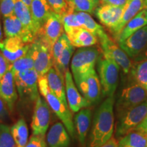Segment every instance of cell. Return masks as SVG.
<instances>
[{
	"mask_svg": "<svg viewBox=\"0 0 147 147\" xmlns=\"http://www.w3.org/2000/svg\"><path fill=\"white\" fill-rule=\"evenodd\" d=\"M114 96L107 97L97 108L88 141L87 147H100L113 137L114 132Z\"/></svg>",
	"mask_w": 147,
	"mask_h": 147,
	"instance_id": "1",
	"label": "cell"
},
{
	"mask_svg": "<svg viewBox=\"0 0 147 147\" xmlns=\"http://www.w3.org/2000/svg\"><path fill=\"white\" fill-rule=\"evenodd\" d=\"M38 88L40 93L45 97L51 109L60 119L61 123H63L71 137L74 138L76 129L73 122V117L70 111L71 110L69 109V106L63 104L51 91L45 76L38 77Z\"/></svg>",
	"mask_w": 147,
	"mask_h": 147,
	"instance_id": "2",
	"label": "cell"
},
{
	"mask_svg": "<svg viewBox=\"0 0 147 147\" xmlns=\"http://www.w3.org/2000/svg\"><path fill=\"white\" fill-rule=\"evenodd\" d=\"M120 67L108 57H100L97 61V72L104 95L114 96L119 82Z\"/></svg>",
	"mask_w": 147,
	"mask_h": 147,
	"instance_id": "3",
	"label": "cell"
},
{
	"mask_svg": "<svg viewBox=\"0 0 147 147\" xmlns=\"http://www.w3.org/2000/svg\"><path fill=\"white\" fill-rule=\"evenodd\" d=\"M100 52L95 47L79 48L73 55L71 61V70L74 80L84 75L92 69L100 57Z\"/></svg>",
	"mask_w": 147,
	"mask_h": 147,
	"instance_id": "4",
	"label": "cell"
},
{
	"mask_svg": "<svg viewBox=\"0 0 147 147\" xmlns=\"http://www.w3.org/2000/svg\"><path fill=\"white\" fill-rule=\"evenodd\" d=\"M147 115V101L128 110L118 117L116 127V137L121 139L134 131Z\"/></svg>",
	"mask_w": 147,
	"mask_h": 147,
	"instance_id": "5",
	"label": "cell"
},
{
	"mask_svg": "<svg viewBox=\"0 0 147 147\" xmlns=\"http://www.w3.org/2000/svg\"><path fill=\"white\" fill-rule=\"evenodd\" d=\"M147 101V91L142 86L134 82L123 89L117 102L118 117L128 110Z\"/></svg>",
	"mask_w": 147,
	"mask_h": 147,
	"instance_id": "6",
	"label": "cell"
},
{
	"mask_svg": "<svg viewBox=\"0 0 147 147\" xmlns=\"http://www.w3.org/2000/svg\"><path fill=\"white\" fill-rule=\"evenodd\" d=\"M30 49L34 59V69L38 77L45 76L53 66L52 48L40 37L36 36L31 44Z\"/></svg>",
	"mask_w": 147,
	"mask_h": 147,
	"instance_id": "7",
	"label": "cell"
},
{
	"mask_svg": "<svg viewBox=\"0 0 147 147\" xmlns=\"http://www.w3.org/2000/svg\"><path fill=\"white\" fill-rule=\"evenodd\" d=\"M16 89L21 98L32 102L40 96L38 92V74L36 69H31L14 74Z\"/></svg>",
	"mask_w": 147,
	"mask_h": 147,
	"instance_id": "8",
	"label": "cell"
},
{
	"mask_svg": "<svg viewBox=\"0 0 147 147\" xmlns=\"http://www.w3.org/2000/svg\"><path fill=\"white\" fill-rule=\"evenodd\" d=\"M74 82L80 93L90 105L96 104L100 101L102 90V85L95 68L84 74Z\"/></svg>",
	"mask_w": 147,
	"mask_h": 147,
	"instance_id": "9",
	"label": "cell"
},
{
	"mask_svg": "<svg viewBox=\"0 0 147 147\" xmlns=\"http://www.w3.org/2000/svg\"><path fill=\"white\" fill-rule=\"evenodd\" d=\"M102 53L104 56L108 57L119 65L125 74L130 72L132 67V62L127 54L119 45L116 44L108 34L99 40Z\"/></svg>",
	"mask_w": 147,
	"mask_h": 147,
	"instance_id": "10",
	"label": "cell"
},
{
	"mask_svg": "<svg viewBox=\"0 0 147 147\" xmlns=\"http://www.w3.org/2000/svg\"><path fill=\"white\" fill-rule=\"evenodd\" d=\"M51 121V108L46 100L39 97L37 98L32 117V134L45 136Z\"/></svg>",
	"mask_w": 147,
	"mask_h": 147,
	"instance_id": "11",
	"label": "cell"
},
{
	"mask_svg": "<svg viewBox=\"0 0 147 147\" xmlns=\"http://www.w3.org/2000/svg\"><path fill=\"white\" fill-rule=\"evenodd\" d=\"M64 31L61 16L53 12L40 28L37 36L40 37L53 49L57 40L65 33Z\"/></svg>",
	"mask_w": 147,
	"mask_h": 147,
	"instance_id": "12",
	"label": "cell"
},
{
	"mask_svg": "<svg viewBox=\"0 0 147 147\" xmlns=\"http://www.w3.org/2000/svg\"><path fill=\"white\" fill-rule=\"evenodd\" d=\"M31 44L27 43L21 37L6 38L0 43V51L7 60L12 63L25 56L30 49Z\"/></svg>",
	"mask_w": 147,
	"mask_h": 147,
	"instance_id": "13",
	"label": "cell"
},
{
	"mask_svg": "<svg viewBox=\"0 0 147 147\" xmlns=\"http://www.w3.org/2000/svg\"><path fill=\"white\" fill-rule=\"evenodd\" d=\"M119 45L130 58L134 59L136 58L147 47V25L136 31L123 42L119 43Z\"/></svg>",
	"mask_w": 147,
	"mask_h": 147,
	"instance_id": "14",
	"label": "cell"
},
{
	"mask_svg": "<svg viewBox=\"0 0 147 147\" xmlns=\"http://www.w3.org/2000/svg\"><path fill=\"white\" fill-rule=\"evenodd\" d=\"M65 85L66 97L69 109L73 113H78L79 110L91 106L88 101L80 94L78 87L73 79V76L69 69L65 74Z\"/></svg>",
	"mask_w": 147,
	"mask_h": 147,
	"instance_id": "15",
	"label": "cell"
},
{
	"mask_svg": "<svg viewBox=\"0 0 147 147\" xmlns=\"http://www.w3.org/2000/svg\"><path fill=\"white\" fill-rule=\"evenodd\" d=\"M123 12V6L103 4L97 8L95 15L100 23L112 32L120 21Z\"/></svg>",
	"mask_w": 147,
	"mask_h": 147,
	"instance_id": "16",
	"label": "cell"
},
{
	"mask_svg": "<svg viewBox=\"0 0 147 147\" xmlns=\"http://www.w3.org/2000/svg\"><path fill=\"white\" fill-rule=\"evenodd\" d=\"M0 97L6 103L10 111H12L18 95L14 76L11 69H9L0 80Z\"/></svg>",
	"mask_w": 147,
	"mask_h": 147,
	"instance_id": "17",
	"label": "cell"
},
{
	"mask_svg": "<svg viewBox=\"0 0 147 147\" xmlns=\"http://www.w3.org/2000/svg\"><path fill=\"white\" fill-rule=\"evenodd\" d=\"M3 32L6 38L21 37L27 43L32 44L35 38L25 30L15 14L3 18Z\"/></svg>",
	"mask_w": 147,
	"mask_h": 147,
	"instance_id": "18",
	"label": "cell"
},
{
	"mask_svg": "<svg viewBox=\"0 0 147 147\" xmlns=\"http://www.w3.org/2000/svg\"><path fill=\"white\" fill-rule=\"evenodd\" d=\"M144 0H127L125 4L123 5V12L120 21L111 32L116 40H117L121 31L127 24L138 12L144 9Z\"/></svg>",
	"mask_w": 147,
	"mask_h": 147,
	"instance_id": "19",
	"label": "cell"
},
{
	"mask_svg": "<svg viewBox=\"0 0 147 147\" xmlns=\"http://www.w3.org/2000/svg\"><path fill=\"white\" fill-rule=\"evenodd\" d=\"M49 147H70V138L63 123L57 122L51 127L47 136Z\"/></svg>",
	"mask_w": 147,
	"mask_h": 147,
	"instance_id": "20",
	"label": "cell"
},
{
	"mask_svg": "<svg viewBox=\"0 0 147 147\" xmlns=\"http://www.w3.org/2000/svg\"><path fill=\"white\" fill-rule=\"evenodd\" d=\"M65 34L74 47H90L96 45L98 42V39L94 34L82 27L71 29L65 32Z\"/></svg>",
	"mask_w": 147,
	"mask_h": 147,
	"instance_id": "21",
	"label": "cell"
},
{
	"mask_svg": "<svg viewBox=\"0 0 147 147\" xmlns=\"http://www.w3.org/2000/svg\"><path fill=\"white\" fill-rule=\"evenodd\" d=\"M45 76L51 91L63 104L69 106L66 97L65 77L61 76L53 66L46 74Z\"/></svg>",
	"mask_w": 147,
	"mask_h": 147,
	"instance_id": "22",
	"label": "cell"
},
{
	"mask_svg": "<svg viewBox=\"0 0 147 147\" xmlns=\"http://www.w3.org/2000/svg\"><path fill=\"white\" fill-rule=\"evenodd\" d=\"M30 11L35 28L38 34L40 28L53 11L47 0H32Z\"/></svg>",
	"mask_w": 147,
	"mask_h": 147,
	"instance_id": "23",
	"label": "cell"
},
{
	"mask_svg": "<svg viewBox=\"0 0 147 147\" xmlns=\"http://www.w3.org/2000/svg\"><path fill=\"white\" fill-rule=\"evenodd\" d=\"M91 119V110L83 108L77 113L74 117V126L78 134L79 142L82 147L85 145L86 137L89 131Z\"/></svg>",
	"mask_w": 147,
	"mask_h": 147,
	"instance_id": "24",
	"label": "cell"
},
{
	"mask_svg": "<svg viewBox=\"0 0 147 147\" xmlns=\"http://www.w3.org/2000/svg\"><path fill=\"white\" fill-rule=\"evenodd\" d=\"M14 11L16 17L21 22L25 30L36 38L38 33L35 28L30 9L23 2L22 0H16Z\"/></svg>",
	"mask_w": 147,
	"mask_h": 147,
	"instance_id": "25",
	"label": "cell"
},
{
	"mask_svg": "<svg viewBox=\"0 0 147 147\" xmlns=\"http://www.w3.org/2000/svg\"><path fill=\"white\" fill-rule=\"evenodd\" d=\"M146 25H147V10L142 9L127 24L121 31L117 40L118 44L123 42L131 34Z\"/></svg>",
	"mask_w": 147,
	"mask_h": 147,
	"instance_id": "26",
	"label": "cell"
},
{
	"mask_svg": "<svg viewBox=\"0 0 147 147\" xmlns=\"http://www.w3.org/2000/svg\"><path fill=\"white\" fill-rule=\"evenodd\" d=\"M76 14L80 27L94 34L98 40L107 35L104 28L97 23L89 14L82 12H76Z\"/></svg>",
	"mask_w": 147,
	"mask_h": 147,
	"instance_id": "27",
	"label": "cell"
},
{
	"mask_svg": "<svg viewBox=\"0 0 147 147\" xmlns=\"http://www.w3.org/2000/svg\"><path fill=\"white\" fill-rule=\"evenodd\" d=\"M118 147H147V134L134 130L121 138Z\"/></svg>",
	"mask_w": 147,
	"mask_h": 147,
	"instance_id": "28",
	"label": "cell"
},
{
	"mask_svg": "<svg viewBox=\"0 0 147 147\" xmlns=\"http://www.w3.org/2000/svg\"><path fill=\"white\" fill-rule=\"evenodd\" d=\"M16 147H25L28 142V127L23 119H20L10 127Z\"/></svg>",
	"mask_w": 147,
	"mask_h": 147,
	"instance_id": "29",
	"label": "cell"
},
{
	"mask_svg": "<svg viewBox=\"0 0 147 147\" xmlns=\"http://www.w3.org/2000/svg\"><path fill=\"white\" fill-rule=\"evenodd\" d=\"M74 52V47L71 45L70 42H69L60 56L53 61V67L61 76L64 77L66 71L68 69L69 63Z\"/></svg>",
	"mask_w": 147,
	"mask_h": 147,
	"instance_id": "30",
	"label": "cell"
},
{
	"mask_svg": "<svg viewBox=\"0 0 147 147\" xmlns=\"http://www.w3.org/2000/svg\"><path fill=\"white\" fill-rule=\"evenodd\" d=\"M130 73L135 82L147 91V59L134 62Z\"/></svg>",
	"mask_w": 147,
	"mask_h": 147,
	"instance_id": "31",
	"label": "cell"
},
{
	"mask_svg": "<svg viewBox=\"0 0 147 147\" xmlns=\"http://www.w3.org/2000/svg\"><path fill=\"white\" fill-rule=\"evenodd\" d=\"M75 12L93 14L101 4L100 0H68Z\"/></svg>",
	"mask_w": 147,
	"mask_h": 147,
	"instance_id": "32",
	"label": "cell"
},
{
	"mask_svg": "<svg viewBox=\"0 0 147 147\" xmlns=\"http://www.w3.org/2000/svg\"><path fill=\"white\" fill-rule=\"evenodd\" d=\"M34 68V61L31 49L25 56L22 57L11 64V70L13 74Z\"/></svg>",
	"mask_w": 147,
	"mask_h": 147,
	"instance_id": "33",
	"label": "cell"
},
{
	"mask_svg": "<svg viewBox=\"0 0 147 147\" xmlns=\"http://www.w3.org/2000/svg\"><path fill=\"white\" fill-rule=\"evenodd\" d=\"M51 9L55 13L61 16L75 12L68 0H47Z\"/></svg>",
	"mask_w": 147,
	"mask_h": 147,
	"instance_id": "34",
	"label": "cell"
},
{
	"mask_svg": "<svg viewBox=\"0 0 147 147\" xmlns=\"http://www.w3.org/2000/svg\"><path fill=\"white\" fill-rule=\"evenodd\" d=\"M0 147H16L10 127L3 123H0Z\"/></svg>",
	"mask_w": 147,
	"mask_h": 147,
	"instance_id": "35",
	"label": "cell"
},
{
	"mask_svg": "<svg viewBox=\"0 0 147 147\" xmlns=\"http://www.w3.org/2000/svg\"><path fill=\"white\" fill-rule=\"evenodd\" d=\"M69 42V40L65 33H64V34L57 40V42H55V45H53L52 49L53 61L60 56V55L61 54L62 52H63V49H65L66 45H67V44Z\"/></svg>",
	"mask_w": 147,
	"mask_h": 147,
	"instance_id": "36",
	"label": "cell"
},
{
	"mask_svg": "<svg viewBox=\"0 0 147 147\" xmlns=\"http://www.w3.org/2000/svg\"><path fill=\"white\" fill-rule=\"evenodd\" d=\"M16 0H0V16L3 18L14 14Z\"/></svg>",
	"mask_w": 147,
	"mask_h": 147,
	"instance_id": "37",
	"label": "cell"
},
{
	"mask_svg": "<svg viewBox=\"0 0 147 147\" xmlns=\"http://www.w3.org/2000/svg\"><path fill=\"white\" fill-rule=\"evenodd\" d=\"M62 21L63 23L64 30L65 32L70 30L71 29L76 28V27H81L80 23H78L76 12L71 14H67L66 15L62 16Z\"/></svg>",
	"mask_w": 147,
	"mask_h": 147,
	"instance_id": "38",
	"label": "cell"
},
{
	"mask_svg": "<svg viewBox=\"0 0 147 147\" xmlns=\"http://www.w3.org/2000/svg\"><path fill=\"white\" fill-rule=\"evenodd\" d=\"M25 147H47L45 136L32 134Z\"/></svg>",
	"mask_w": 147,
	"mask_h": 147,
	"instance_id": "39",
	"label": "cell"
},
{
	"mask_svg": "<svg viewBox=\"0 0 147 147\" xmlns=\"http://www.w3.org/2000/svg\"><path fill=\"white\" fill-rule=\"evenodd\" d=\"M9 108L6 103L0 97V123L6 120L9 117Z\"/></svg>",
	"mask_w": 147,
	"mask_h": 147,
	"instance_id": "40",
	"label": "cell"
},
{
	"mask_svg": "<svg viewBox=\"0 0 147 147\" xmlns=\"http://www.w3.org/2000/svg\"><path fill=\"white\" fill-rule=\"evenodd\" d=\"M11 64L1 53H0V77L2 78L6 71L10 69Z\"/></svg>",
	"mask_w": 147,
	"mask_h": 147,
	"instance_id": "41",
	"label": "cell"
},
{
	"mask_svg": "<svg viewBox=\"0 0 147 147\" xmlns=\"http://www.w3.org/2000/svg\"><path fill=\"white\" fill-rule=\"evenodd\" d=\"M127 0H103L101 4H109L115 6H123Z\"/></svg>",
	"mask_w": 147,
	"mask_h": 147,
	"instance_id": "42",
	"label": "cell"
},
{
	"mask_svg": "<svg viewBox=\"0 0 147 147\" xmlns=\"http://www.w3.org/2000/svg\"><path fill=\"white\" fill-rule=\"evenodd\" d=\"M119 140L115 138L112 137L107 142L103 144L100 147H118Z\"/></svg>",
	"mask_w": 147,
	"mask_h": 147,
	"instance_id": "43",
	"label": "cell"
},
{
	"mask_svg": "<svg viewBox=\"0 0 147 147\" xmlns=\"http://www.w3.org/2000/svg\"><path fill=\"white\" fill-rule=\"evenodd\" d=\"M135 130H136V131H140L147 134V115L146 116L144 120L142 121V122L137 127Z\"/></svg>",
	"mask_w": 147,
	"mask_h": 147,
	"instance_id": "44",
	"label": "cell"
},
{
	"mask_svg": "<svg viewBox=\"0 0 147 147\" xmlns=\"http://www.w3.org/2000/svg\"><path fill=\"white\" fill-rule=\"evenodd\" d=\"M145 59H147V47L145 49V50L139 56H138L136 58L134 59V61H139Z\"/></svg>",
	"mask_w": 147,
	"mask_h": 147,
	"instance_id": "45",
	"label": "cell"
},
{
	"mask_svg": "<svg viewBox=\"0 0 147 147\" xmlns=\"http://www.w3.org/2000/svg\"><path fill=\"white\" fill-rule=\"evenodd\" d=\"M22 1H23V2L25 3V4L26 5L29 9H30L31 4H32V0H22Z\"/></svg>",
	"mask_w": 147,
	"mask_h": 147,
	"instance_id": "46",
	"label": "cell"
},
{
	"mask_svg": "<svg viewBox=\"0 0 147 147\" xmlns=\"http://www.w3.org/2000/svg\"><path fill=\"white\" fill-rule=\"evenodd\" d=\"M3 41V33L2 29H1V23H0V43Z\"/></svg>",
	"mask_w": 147,
	"mask_h": 147,
	"instance_id": "47",
	"label": "cell"
},
{
	"mask_svg": "<svg viewBox=\"0 0 147 147\" xmlns=\"http://www.w3.org/2000/svg\"><path fill=\"white\" fill-rule=\"evenodd\" d=\"M144 9H146V10H147V0H144Z\"/></svg>",
	"mask_w": 147,
	"mask_h": 147,
	"instance_id": "48",
	"label": "cell"
},
{
	"mask_svg": "<svg viewBox=\"0 0 147 147\" xmlns=\"http://www.w3.org/2000/svg\"><path fill=\"white\" fill-rule=\"evenodd\" d=\"M102 1H103V0H100V3L102 2Z\"/></svg>",
	"mask_w": 147,
	"mask_h": 147,
	"instance_id": "49",
	"label": "cell"
},
{
	"mask_svg": "<svg viewBox=\"0 0 147 147\" xmlns=\"http://www.w3.org/2000/svg\"><path fill=\"white\" fill-rule=\"evenodd\" d=\"M1 77H0V80H1Z\"/></svg>",
	"mask_w": 147,
	"mask_h": 147,
	"instance_id": "50",
	"label": "cell"
}]
</instances>
